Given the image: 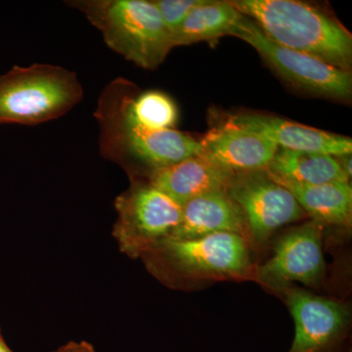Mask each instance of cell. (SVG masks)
Here are the masks:
<instances>
[{"label": "cell", "instance_id": "cell-1", "mask_svg": "<svg viewBox=\"0 0 352 352\" xmlns=\"http://www.w3.org/2000/svg\"><path fill=\"white\" fill-rule=\"evenodd\" d=\"M126 80H112L97 102L94 117L104 159L122 166L129 178L144 177L203 153L201 141L191 134L176 129L153 131L132 122L124 107Z\"/></svg>", "mask_w": 352, "mask_h": 352}, {"label": "cell", "instance_id": "cell-2", "mask_svg": "<svg viewBox=\"0 0 352 352\" xmlns=\"http://www.w3.org/2000/svg\"><path fill=\"white\" fill-rule=\"evenodd\" d=\"M254 247L243 236L217 233L190 240H166L141 256L164 286L194 289L222 281L254 279Z\"/></svg>", "mask_w": 352, "mask_h": 352}, {"label": "cell", "instance_id": "cell-3", "mask_svg": "<svg viewBox=\"0 0 352 352\" xmlns=\"http://www.w3.org/2000/svg\"><path fill=\"white\" fill-rule=\"evenodd\" d=\"M230 2L274 43L351 72V32L323 7L298 0Z\"/></svg>", "mask_w": 352, "mask_h": 352}, {"label": "cell", "instance_id": "cell-4", "mask_svg": "<svg viewBox=\"0 0 352 352\" xmlns=\"http://www.w3.org/2000/svg\"><path fill=\"white\" fill-rule=\"evenodd\" d=\"M111 50L136 66L155 69L173 50L171 34L152 0H74Z\"/></svg>", "mask_w": 352, "mask_h": 352}, {"label": "cell", "instance_id": "cell-5", "mask_svg": "<svg viewBox=\"0 0 352 352\" xmlns=\"http://www.w3.org/2000/svg\"><path fill=\"white\" fill-rule=\"evenodd\" d=\"M74 72L50 64L14 66L0 75V124L36 126L59 119L82 100Z\"/></svg>", "mask_w": 352, "mask_h": 352}, {"label": "cell", "instance_id": "cell-6", "mask_svg": "<svg viewBox=\"0 0 352 352\" xmlns=\"http://www.w3.org/2000/svg\"><path fill=\"white\" fill-rule=\"evenodd\" d=\"M129 179V188L115 200L113 236L122 254L140 258L170 239L182 219V206L144 178Z\"/></svg>", "mask_w": 352, "mask_h": 352}, {"label": "cell", "instance_id": "cell-7", "mask_svg": "<svg viewBox=\"0 0 352 352\" xmlns=\"http://www.w3.org/2000/svg\"><path fill=\"white\" fill-rule=\"evenodd\" d=\"M231 36L250 44L268 67L295 89L332 100H351V72L274 43L247 16H242Z\"/></svg>", "mask_w": 352, "mask_h": 352}, {"label": "cell", "instance_id": "cell-8", "mask_svg": "<svg viewBox=\"0 0 352 352\" xmlns=\"http://www.w3.org/2000/svg\"><path fill=\"white\" fill-rule=\"evenodd\" d=\"M322 232L323 226L310 219L283 234L272 256L256 265L254 281L274 293L294 283L318 287L325 273Z\"/></svg>", "mask_w": 352, "mask_h": 352}, {"label": "cell", "instance_id": "cell-9", "mask_svg": "<svg viewBox=\"0 0 352 352\" xmlns=\"http://www.w3.org/2000/svg\"><path fill=\"white\" fill-rule=\"evenodd\" d=\"M228 193L245 215L254 248L265 244L280 228L307 215L291 192L266 170L235 173Z\"/></svg>", "mask_w": 352, "mask_h": 352}, {"label": "cell", "instance_id": "cell-10", "mask_svg": "<svg viewBox=\"0 0 352 352\" xmlns=\"http://www.w3.org/2000/svg\"><path fill=\"white\" fill-rule=\"evenodd\" d=\"M276 294L284 296L295 322V337L288 352H335L346 339L351 322L347 303L294 285Z\"/></svg>", "mask_w": 352, "mask_h": 352}, {"label": "cell", "instance_id": "cell-11", "mask_svg": "<svg viewBox=\"0 0 352 352\" xmlns=\"http://www.w3.org/2000/svg\"><path fill=\"white\" fill-rule=\"evenodd\" d=\"M226 122L258 132L283 149L322 153L333 157L351 155L352 152L351 138L272 116L240 113L230 116Z\"/></svg>", "mask_w": 352, "mask_h": 352}, {"label": "cell", "instance_id": "cell-12", "mask_svg": "<svg viewBox=\"0 0 352 352\" xmlns=\"http://www.w3.org/2000/svg\"><path fill=\"white\" fill-rule=\"evenodd\" d=\"M204 156L233 173L266 170L278 146L258 132L226 122L201 139Z\"/></svg>", "mask_w": 352, "mask_h": 352}, {"label": "cell", "instance_id": "cell-13", "mask_svg": "<svg viewBox=\"0 0 352 352\" xmlns=\"http://www.w3.org/2000/svg\"><path fill=\"white\" fill-rule=\"evenodd\" d=\"M217 233L237 234L252 243L245 215L228 190L206 194L185 203L179 224L168 240L196 239Z\"/></svg>", "mask_w": 352, "mask_h": 352}, {"label": "cell", "instance_id": "cell-14", "mask_svg": "<svg viewBox=\"0 0 352 352\" xmlns=\"http://www.w3.org/2000/svg\"><path fill=\"white\" fill-rule=\"evenodd\" d=\"M234 175L200 154L141 178L183 206L197 197L228 190Z\"/></svg>", "mask_w": 352, "mask_h": 352}, {"label": "cell", "instance_id": "cell-15", "mask_svg": "<svg viewBox=\"0 0 352 352\" xmlns=\"http://www.w3.org/2000/svg\"><path fill=\"white\" fill-rule=\"evenodd\" d=\"M266 171L275 182L302 186L351 180L342 170L337 157L279 147Z\"/></svg>", "mask_w": 352, "mask_h": 352}, {"label": "cell", "instance_id": "cell-16", "mask_svg": "<svg viewBox=\"0 0 352 352\" xmlns=\"http://www.w3.org/2000/svg\"><path fill=\"white\" fill-rule=\"evenodd\" d=\"M291 192L305 214L320 226L351 228L352 187L351 182H333L302 186L277 182Z\"/></svg>", "mask_w": 352, "mask_h": 352}, {"label": "cell", "instance_id": "cell-17", "mask_svg": "<svg viewBox=\"0 0 352 352\" xmlns=\"http://www.w3.org/2000/svg\"><path fill=\"white\" fill-rule=\"evenodd\" d=\"M242 16L230 1L204 0L173 32V48L204 41L214 43L222 36H231Z\"/></svg>", "mask_w": 352, "mask_h": 352}, {"label": "cell", "instance_id": "cell-18", "mask_svg": "<svg viewBox=\"0 0 352 352\" xmlns=\"http://www.w3.org/2000/svg\"><path fill=\"white\" fill-rule=\"evenodd\" d=\"M124 107L129 119L145 129H175L178 122L177 105L175 100L161 90L140 91L127 80L124 94Z\"/></svg>", "mask_w": 352, "mask_h": 352}, {"label": "cell", "instance_id": "cell-19", "mask_svg": "<svg viewBox=\"0 0 352 352\" xmlns=\"http://www.w3.org/2000/svg\"><path fill=\"white\" fill-rule=\"evenodd\" d=\"M166 29L173 36L189 13L204 0H152Z\"/></svg>", "mask_w": 352, "mask_h": 352}, {"label": "cell", "instance_id": "cell-20", "mask_svg": "<svg viewBox=\"0 0 352 352\" xmlns=\"http://www.w3.org/2000/svg\"><path fill=\"white\" fill-rule=\"evenodd\" d=\"M54 352H95L94 347L87 342H69Z\"/></svg>", "mask_w": 352, "mask_h": 352}, {"label": "cell", "instance_id": "cell-21", "mask_svg": "<svg viewBox=\"0 0 352 352\" xmlns=\"http://www.w3.org/2000/svg\"><path fill=\"white\" fill-rule=\"evenodd\" d=\"M339 160L340 166L342 170L346 173L349 179L351 178V155H346V156L337 157Z\"/></svg>", "mask_w": 352, "mask_h": 352}, {"label": "cell", "instance_id": "cell-22", "mask_svg": "<svg viewBox=\"0 0 352 352\" xmlns=\"http://www.w3.org/2000/svg\"><path fill=\"white\" fill-rule=\"evenodd\" d=\"M0 352H13L12 349L7 346L6 340H4L3 336H2L1 329H0Z\"/></svg>", "mask_w": 352, "mask_h": 352}, {"label": "cell", "instance_id": "cell-23", "mask_svg": "<svg viewBox=\"0 0 352 352\" xmlns=\"http://www.w3.org/2000/svg\"><path fill=\"white\" fill-rule=\"evenodd\" d=\"M349 352H351V351H349Z\"/></svg>", "mask_w": 352, "mask_h": 352}]
</instances>
